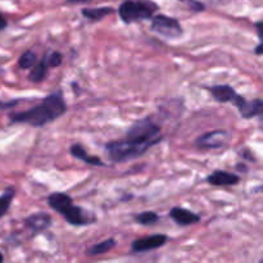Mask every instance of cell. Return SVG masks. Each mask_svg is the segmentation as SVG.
Segmentation results:
<instances>
[{
	"label": "cell",
	"mask_w": 263,
	"mask_h": 263,
	"mask_svg": "<svg viewBox=\"0 0 263 263\" xmlns=\"http://www.w3.org/2000/svg\"><path fill=\"white\" fill-rule=\"evenodd\" d=\"M44 57H45L49 68H57V67H59L63 63V54H62L61 51H49V53H46Z\"/></svg>",
	"instance_id": "cell-20"
},
{
	"label": "cell",
	"mask_w": 263,
	"mask_h": 263,
	"mask_svg": "<svg viewBox=\"0 0 263 263\" xmlns=\"http://www.w3.org/2000/svg\"><path fill=\"white\" fill-rule=\"evenodd\" d=\"M135 221L143 226L156 225L159 221V215H157L153 211H145V212H141L139 213V215H136Z\"/></svg>",
	"instance_id": "cell-19"
},
{
	"label": "cell",
	"mask_w": 263,
	"mask_h": 263,
	"mask_svg": "<svg viewBox=\"0 0 263 263\" xmlns=\"http://www.w3.org/2000/svg\"><path fill=\"white\" fill-rule=\"evenodd\" d=\"M48 68H49L48 63H46V59H45V57H44V58L41 59L39 63L36 62L35 66L32 67L30 74H28V80H30L31 82H35V84H37V82H41L46 77V73H48Z\"/></svg>",
	"instance_id": "cell-14"
},
{
	"label": "cell",
	"mask_w": 263,
	"mask_h": 263,
	"mask_svg": "<svg viewBox=\"0 0 263 263\" xmlns=\"http://www.w3.org/2000/svg\"><path fill=\"white\" fill-rule=\"evenodd\" d=\"M3 261H4V257H3V254L0 253V263H2Z\"/></svg>",
	"instance_id": "cell-29"
},
{
	"label": "cell",
	"mask_w": 263,
	"mask_h": 263,
	"mask_svg": "<svg viewBox=\"0 0 263 263\" xmlns=\"http://www.w3.org/2000/svg\"><path fill=\"white\" fill-rule=\"evenodd\" d=\"M239 156H240L244 161L256 162V157L251 153V151H249V149H240V151H239Z\"/></svg>",
	"instance_id": "cell-22"
},
{
	"label": "cell",
	"mask_w": 263,
	"mask_h": 263,
	"mask_svg": "<svg viewBox=\"0 0 263 263\" xmlns=\"http://www.w3.org/2000/svg\"><path fill=\"white\" fill-rule=\"evenodd\" d=\"M231 134L226 130H215L205 133L197 138L195 145L199 149H217L228 144Z\"/></svg>",
	"instance_id": "cell-6"
},
{
	"label": "cell",
	"mask_w": 263,
	"mask_h": 263,
	"mask_svg": "<svg viewBox=\"0 0 263 263\" xmlns=\"http://www.w3.org/2000/svg\"><path fill=\"white\" fill-rule=\"evenodd\" d=\"M15 197V189L14 187H8L4 190L2 195H0V218L3 216L7 215V212L9 211L10 204H12L13 198Z\"/></svg>",
	"instance_id": "cell-17"
},
{
	"label": "cell",
	"mask_w": 263,
	"mask_h": 263,
	"mask_svg": "<svg viewBox=\"0 0 263 263\" xmlns=\"http://www.w3.org/2000/svg\"><path fill=\"white\" fill-rule=\"evenodd\" d=\"M116 239L110 238V239H107V240L102 241V243H98L95 244V246L90 247L89 249H87L86 253L89 254V256H99V254H104L107 253V252L112 251L113 248L116 247Z\"/></svg>",
	"instance_id": "cell-16"
},
{
	"label": "cell",
	"mask_w": 263,
	"mask_h": 263,
	"mask_svg": "<svg viewBox=\"0 0 263 263\" xmlns=\"http://www.w3.org/2000/svg\"><path fill=\"white\" fill-rule=\"evenodd\" d=\"M151 30L166 39H179L184 35V30L179 21L166 14H154L152 17Z\"/></svg>",
	"instance_id": "cell-5"
},
{
	"label": "cell",
	"mask_w": 263,
	"mask_h": 263,
	"mask_svg": "<svg viewBox=\"0 0 263 263\" xmlns=\"http://www.w3.org/2000/svg\"><path fill=\"white\" fill-rule=\"evenodd\" d=\"M69 153L73 158L80 159V161H84L85 163L90 164V166H97V167H105V163L99 158V157L90 156V154L86 153L84 146L81 144L76 143L69 148Z\"/></svg>",
	"instance_id": "cell-13"
},
{
	"label": "cell",
	"mask_w": 263,
	"mask_h": 263,
	"mask_svg": "<svg viewBox=\"0 0 263 263\" xmlns=\"http://www.w3.org/2000/svg\"><path fill=\"white\" fill-rule=\"evenodd\" d=\"M46 200L50 208L63 216L69 225L87 226L97 222V216L94 213L80 205H74L72 198L66 193H51Z\"/></svg>",
	"instance_id": "cell-2"
},
{
	"label": "cell",
	"mask_w": 263,
	"mask_h": 263,
	"mask_svg": "<svg viewBox=\"0 0 263 263\" xmlns=\"http://www.w3.org/2000/svg\"><path fill=\"white\" fill-rule=\"evenodd\" d=\"M207 91L218 103H233L238 95L235 89L230 85H215V86L207 87Z\"/></svg>",
	"instance_id": "cell-12"
},
{
	"label": "cell",
	"mask_w": 263,
	"mask_h": 263,
	"mask_svg": "<svg viewBox=\"0 0 263 263\" xmlns=\"http://www.w3.org/2000/svg\"><path fill=\"white\" fill-rule=\"evenodd\" d=\"M236 170H240V171L247 172V171H248V167H247L246 164H243V163H239V164H236Z\"/></svg>",
	"instance_id": "cell-28"
},
{
	"label": "cell",
	"mask_w": 263,
	"mask_h": 263,
	"mask_svg": "<svg viewBox=\"0 0 263 263\" xmlns=\"http://www.w3.org/2000/svg\"><path fill=\"white\" fill-rule=\"evenodd\" d=\"M153 146V144L148 143V141L125 138L122 140L109 141L105 144V152L110 161L115 163H122V162H127L144 156Z\"/></svg>",
	"instance_id": "cell-3"
},
{
	"label": "cell",
	"mask_w": 263,
	"mask_h": 263,
	"mask_svg": "<svg viewBox=\"0 0 263 263\" xmlns=\"http://www.w3.org/2000/svg\"><path fill=\"white\" fill-rule=\"evenodd\" d=\"M167 240H168V238H167V235H163V234H156V235L136 239V240H134L133 246H131V251L136 252V253L154 251V249L163 247L167 243Z\"/></svg>",
	"instance_id": "cell-8"
},
{
	"label": "cell",
	"mask_w": 263,
	"mask_h": 263,
	"mask_svg": "<svg viewBox=\"0 0 263 263\" xmlns=\"http://www.w3.org/2000/svg\"><path fill=\"white\" fill-rule=\"evenodd\" d=\"M170 217L179 226H190L198 223L200 221V216L193 211L181 207H174L170 211Z\"/></svg>",
	"instance_id": "cell-11"
},
{
	"label": "cell",
	"mask_w": 263,
	"mask_h": 263,
	"mask_svg": "<svg viewBox=\"0 0 263 263\" xmlns=\"http://www.w3.org/2000/svg\"><path fill=\"white\" fill-rule=\"evenodd\" d=\"M68 110L63 92H53L44 98L43 102L31 109L25 112H13L9 115V120L12 123H27L33 127H43L53 121L58 120Z\"/></svg>",
	"instance_id": "cell-1"
},
{
	"label": "cell",
	"mask_w": 263,
	"mask_h": 263,
	"mask_svg": "<svg viewBox=\"0 0 263 263\" xmlns=\"http://www.w3.org/2000/svg\"><path fill=\"white\" fill-rule=\"evenodd\" d=\"M37 62V55L33 50H26L18 59V67L21 69H30Z\"/></svg>",
	"instance_id": "cell-18"
},
{
	"label": "cell",
	"mask_w": 263,
	"mask_h": 263,
	"mask_svg": "<svg viewBox=\"0 0 263 263\" xmlns=\"http://www.w3.org/2000/svg\"><path fill=\"white\" fill-rule=\"evenodd\" d=\"M26 228L33 234L43 233L51 226V216L45 212H37L28 216L25 220Z\"/></svg>",
	"instance_id": "cell-9"
},
{
	"label": "cell",
	"mask_w": 263,
	"mask_h": 263,
	"mask_svg": "<svg viewBox=\"0 0 263 263\" xmlns=\"http://www.w3.org/2000/svg\"><path fill=\"white\" fill-rule=\"evenodd\" d=\"M21 100H12V102H8V103H2L0 102V108L2 109H7V108H12L14 105H17Z\"/></svg>",
	"instance_id": "cell-23"
},
{
	"label": "cell",
	"mask_w": 263,
	"mask_h": 263,
	"mask_svg": "<svg viewBox=\"0 0 263 263\" xmlns=\"http://www.w3.org/2000/svg\"><path fill=\"white\" fill-rule=\"evenodd\" d=\"M256 28H257V33H258V37H259V40L262 41V39H263V35H262V22H257L256 23Z\"/></svg>",
	"instance_id": "cell-25"
},
{
	"label": "cell",
	"mask_w": 263,
	"mask_h": 263,
	"mask_svg": "<svg viewBox=\"0 0 263 263\" xmlns=\"http://www.w3.org/2000/svg\"><path fill=\"white\" fill-rule=\"evenodd\" d=\"M207 182L213 186H230V185H238L240 182V176L234 172L217 170L207 177Z\"/></svg>",
	"instance_id": "cell-10"
},
{
	"label": "cell",
	"mask_w": 263,
	"mask_h": 263,
	"mask_svg": "<svg viewBox=\"0 0 263 263\" xmlns=\"http://www.w3.org/2000/svg\"><path fill=\"white\" fill-rule=\"evenodd\" d=\"M233 104L238 108L240 116L243 118H246V120L254 117H261L262 116L263 100L259 99V98L253 100H247L246 98L238 94L235 99H234Z\"/></svg>",
	"instance_id": "cell-7"
},
{
	"label": "cell",
	"mask_w": 263,
	"mask_h": 263,
	"mask_svg": "<svg viewBox=\"0 0 263 263\" xmlns=\"http://www.w3.org/2000/svg\"><path fill=\"white\" fill-rule=\"evenodd\" d=\"M113 9L109 7H100V8H84L82 9V15L90 21H100L107 15L112 14Z\"/></svg>",
	"instance_id": "cell-15"
},
{
	"label": "cell",
	"mask_w": 263,
	"mask_h": 263,
	"mask_svg": "<svg viewBox=\"0 0 263 263\" xmlns=\"http://www.w3.org/2000/svg\"><path fill=\"white\" fill-rule=\"evenodd\" d=\"M69 4H85V3H89L90 0H67Z\"/></svg>",
	"instance_id": "cell-27"
},
{
	"label": "cell",
	"mask_w": 263,
	"mask_h": 263,
	"mask_svg": "<svg viewBox=\"0 0 263 263\" xmlns=\"http://www.w3.org/2000/svg\"><path fill=\"white\" fill-rule=\"evenodd\" d=\"M158 10V4L152 0H125L118 7V15L122 22L130 25L138 21L152 20Z\"/></svg>",
	"instance_id": "cell-4"
},
{
	"label": "cell",
	"mask_w": 263,
	"mask_h": 263,
	"mask_svg": "<svg viewBox=\"0 0 263 263\" xmlns=\"http://www.w3.org/2000/svg\"><path fill=\"white\" fill-rule=\"evenodd\" d=\"M7 26H8L7 20H5L4 15H3L2 13H0V31L5 30V28H7Z\"/></svg>",
	"instance_id": "cell-24"
},
{
	"label": "cell",
	"mask_w": 263,
	"mask_h": 263,
	"mask_svg": "<svg viewBox=\"0 0 263 263\" xmlns=\"http://www.w3.org/2000/svg\"><path fill=\"white\" fill-rule=\"evenodd\" d=\"M254 53H256L257 55H262V53H263V44H262V41L258 44V45H257V48H256V50H254Z\"/></svg>",
	"instance_id": "cell-26"
},
{
	"label": "cell",
	"mask_w": 263,
	"mask_h": 263,
	"mask_svg": "<svg viewBox=\"0 0 263 263\" xmlns=\"http://www.w3.org/2000/svg\"><path fill=\"white\" fill-rule=\"evenodd\" d=\"M187 5L192 8L194 12H203L205 9L204 4L202 2H198V0H187Z\"/></svg>",
	"instance_id": "cell-21"
}]
</instances>
